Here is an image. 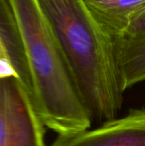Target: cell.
<instances>
[{
  "mask_svg": "<svg viewBox=\"0 0 145 146\" xmlns=\"http://www.w3.org/2000/svg\"><path fill=\"white\" fill-rule=\"evenodd\" d=\"M85 2L110 38L123 33L145 14V0H85Z\"/></svg>",
  "mask_w": 145,
  "mask_h": 146,
  "instance_id": "8992f818",
  "label": "cell"
},
{
  "mask_svg": "<svg viewBox=\"0 0 145 146\" xmlns=\"http://www.w3.org/2000/svg\"><path fill=\"white\" fill-rule=\"evenodd\" d=\"M92 120L116 118L122 88L111 38L85 0H37Z\"/></svg>",
  "mask_w": 145,
  "mask_h": 146,
  "instance_id": "6da1fadb",
  "label": "cell"
},
{
  "mask_svg": "<svg viewBox=\"0 0 145 146\" xmlns=\"http://www.w3.org/2000/svg\"><path fill=\"white\" fill-rule=\"evenodd\" d=\"M111 41L123 90L145 81V14Z\"/></svg>",
  "mask_w": 145,
  "mask_h": 146,
  "instance_id": "5b68a950",
  "label": "cell"
},
{
  "mask_svg": "<svg viewBox=\"0 0 145 146\" xmlns=\"http://www.w3.org/2000/svg\"><path fill=\"white\" fill-rule=\"evenodd\" d=\"M50 146H145V109L68 134H59Z\"/></svg>",
  "mask_w": 145,
  "mask_h": 146,
  "instance_id": "277c9868",
  "label": "cell"
},
{
  "mask_svg": "<svg viewBox=\"0 0 145 146\" xmlns=\"http://www.w3.org/2000/svg\"><path fill=\"white\" fill-rule=\"evenodd\" d=\"M29 67L32 100L44 126L59 134L91 128L85 107L37 0H7Z\"/></svg>",
  "mask_w": 145,
  "mask_h": 146,
  "instance_id": "7a4b0ae2",
  "label": "cell"
},
{
  "mask_svg": "<svg viewBox=\"0 0 145 146\" xmlns=\"http://www.w3.org/2000/svg\"><path fill=\"white\" fill-rule=\"evenodd\" d=\"M45 127L22 83L0 79V146H47Z\"/></svg>",
  "mask_w": 145,
  "mask_h": 146,
  "instance_id": "3957f363",
  "label": "cell"
},
{
  "mask_svg": "<svg viewBox=\"0 0 145 146\" xmlns=\"http://www.w3.org/2000/svg\"><path fill=\"white\" fill-rule=\"evenodd\" d=\"M0 60L9 61L32 98V85L25 50L7 0H0Z\"/></svg>",
  "mask_w": 145,
  "mask_h": 146,
  "instance_id": "52a82bcc",
  "label": "cell"
}]
</instances>
